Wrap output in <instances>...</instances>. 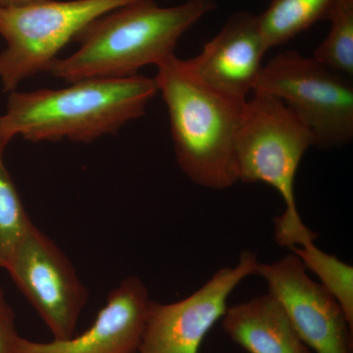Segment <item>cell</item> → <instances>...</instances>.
I'll list each match as a JSON object with an SVG mask.
<instances>
[{"label":"cell","mask_w":353,"mask_h":353,"mask_svg":"<svg viewBox=\"0 0 353 353\" xmlns=\"http://www.w3.org/2000/svg\"><path fill=\"white\" fill-rule=\"evenodd\" d=\"M157 92L155 79L141 75L87 79L58 90H14L0 115V143L7 148L16 137L32 143H92L145 115Z\"/></svg>","instance_id":"obj_1"},{"label":"cell","mask_w":353,"mask_h":353,"mask_svg":"<svg viewBox=\"0 0 353 353\" xmlns=\"http://www.w3.org/2000/svg\"><path fill=\"white\" fill-rule=\"evenodd\" d=\"M215 0H190L162 7L153 0L132 2L92 21L74 41L78 50L57 58L48 73L67 83L138 75L175 55L190 28L216 8Z\"/></svg>","instance_id":"obj_2"},{"label":"cell","mask_w":353,"mask_h":353,"mask_svg":"<svg viewBox=\"0 0 353 353\" xmlns=\"http://www.w3.org/2000/svg\"><path fill=\"white\" fill-rule=\"evenodd\" d=\"M158 92L168 111L179 167L192 182L226 190L239 182L234 139L245 102L217 90L173 55L157 66Z\"/></svg>","instance_id":"obj_3"},{"label":"cell","mask_w":353,"mask_h":353,"mask_svg":"<svg viewBox=\"0 0 353 353\" xmlns=\"http://www.w3.org/2000/svg\"><path fill=\"white\" fill-rule=\"evenodd\" d=\"M311 146L312 132L292 109L274 95L253 92L234 139L236 176L239 182L267 183L284 199V213L274 223L276 241L285 248L317 239L299 215L294 192L297 169Z\"/></svg>","instance_id":"obj_4"},{"label":"cell","mask_w":353,"mask_h":353,"mask_svg":"<svg viewBox=\"0 0 353 353\" xmlns=\"http://www.w3.org/2000/svg\"><path fill=\"white\" fill-rule=\"evenodd\" d=\"M138 0H41L0 6V82L14 92L23 81L48 72L57 54L92 21Z\"/></svg>","instance_id":"obj_5"},{"label":"cell","mask_w":353,"mask_h":353,"mask_svg":"<svg viewBox=\"0 0 353 353\" xmlns=\"http://www.w3.org/2000/svg\"><path fill=\"white\" fill-rule=\"evenodd\" d=\"M256 90L292 109L312 132L314 146L330 150L352 143V85L313 58L296 50L279 53L262 67Z\"/></svg>","instance_id":"obj_6"},{"label":"cell","mask_w":353,"mask_h":353,"mask_svg":"<svg viewBox=\"0 0 353 353\" xmlns=\"http://www.w3.org/2000/svg\"><path fill=\"white\" fill-rule=\"evenodd\" d=\"M55 340L75 336L88 292L67 255L34 223L6 267Z\"/></svg>","instance_id":"obj_7"},{"label":"cell","mask_w":353,"mask_h":353,"mask_svg":"<svg viewBox=\"0 0 353 353\" xmlns=\"http://www.w3.org/2000/svg\"><path fill=\"white\" fill-rule=\"evenodd\" d=\"M259 261L250 250L234 267H223L190 296L173 303L152 301L139 353H199L202 341L226 312L234 290L256 275Z\"/></svg>","instance_id":"obj_8"},{"label":"cell","mask_w":353,"mask_h":353,"mask_svg":"<svg viewBox=\"0 0 353 353\" xmlns=\"http://www.w3.org/2000/svg\"><path fill=\"white\" fill-rule=\"evenodd\" d=\"M268 294L284 309L299 338L316 353H353V328L336 299L309 277L301 259L288 254L260 263Z\"/></svg>","instance_id":"obj_9"},{"label":"cell","mask_w":353,"mask_h":353,"mask_svg":"<svg viewBox=\"0 0 353 353\" xmlns=\"http://www.w3.org/2000/svg\"><path fill=\"white\" fill-rule=\"evenodd\" d=\"M152 299L143 281L130 276L111 290L90 328L48 343L21 336L15 353H139Z\"/></svg>","instance_id":"obj_10"},{"label":"cell","mask_w":353,"mask_h":353,"mask_svg":"<svg viewBox=\"0 0 353 353\" xmlns=\"http://www.w3.org/2000/svg\"><path fill=\"white\" fill-rule=\"evenodd\" d=\"M259 15L234 13L196 57L188 60L204 82L232 97L248 99L267 52Z\"/></svg>","instance_id":"obj_11"},{"label":"cell","mask_w":353,"mask_h":353,"mask_svg":"<svg viewBox=\"0 0 353 353\" xmlns=\"http://www.w3.org/2000/svg\"><path fill=\"white\" fill-rule=\"evenodd\" d=\"M222 327L248 353H312L270 294L227 308Z\"/></svg>","instance_id":"obj_12"},{"label":"cell","mask_w":353,"mask_h":353,"mask_svg":"<svg viewBox=\"0 0 353 353\" xmlns=\"http://www.w3.org/2000/svg\"><path fill=\"white\" fill-rule=\"evenodd\" d=\"M334 0H272L259 15L267 50L282 46L317 21L325 19Z\"/></svg>","instance_id":"obj_13"},{"label":"cell","mask_w":353,"mask_h":353,"mask_svg":"<svg viewBox=\"0 0 353 353\" xmlns=\"http://www.w3.org/2000/svg\"><path fill=\"white\" fill-rule=\"evenodd\" d=\"M314 241L307 239L292 246L290 250L301 259L306 270L319 278L320 284L336 299L353 328V267L323 252Z\"/></svg>","instance_id":"obj_14"},{"label":"cell","mask_w":353,"mask_h":353,"mask_svg":"<svg viewBox=\"0 0 353 353\" xmlns=\"http://www.w3.org/2000/svg\"><path fill=\"white\" fill-rule=\"evenodd\" d=\"M331 28L313 59L334 72L353 76V0H334L326 18Z\"/></svg>","instance_id":"obj_15"},{"label":"cell","mask_w":353,"mask_h":353,"mask_svg":"<svg viewBox=\"0 0 353 353\" xmlns=\"http://www.w3.org/2000/svg\"><path fill=\"white\" fill-rule=\"evenodd\" d=\"M6 148L0 143V269H6L14 250L32 225L4 164Z\"/></svg>","instance_id":"obj_16"},{"label":"cell","mask_w":353,"mask_h":353,"mask_svg":"<svg viewBox=\"0 0 353 353\" xmlns=\"http://www.w3.org/2000/svg\"><path fill=\"white\" fill-rule=\"evenodd\" d=\"M20 338L16 329L15 313L0 285V353H15Z\"/></svg>","instance_id":"obj_17"},{"label":"cell","mask_w":353,"mask_h":353,"mask_svg":"<svg viewBox=\"0 0 353 353\" xmlns=\"http://www.w3.org/2000/svg\"><path fill=\"white\" fill-rule=\"evenodd\" d=\"M41 0H0V6H19Z\"/></svg>","instance_id":"obj_18"},{"label":"cell","mask_w":353,"mask_h":353,"mask_svg":"<svg viewBox=\"0 0 353 353\" xmlns=\"http://www.w3.org/2000/svg\"><path fill=\"white\" fill-rule=\"evenodd\" d=\"M185 1H190V0H185Z\"/></svg>","instance_id":"obj_19"}]
</instances>
